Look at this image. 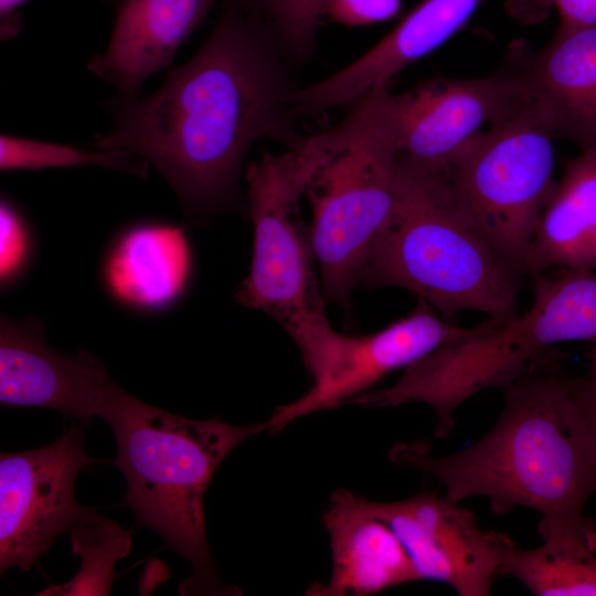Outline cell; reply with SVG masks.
Segmentation results:
<instances>
[{"label": "cell", "mask_w": 596, "mask_h": 596, "mask_svg": "<svg viewBox=\"0 0 596 596\" xmlns=\"http://www.w3.org/2000/svg\"><path fill=\"white\" fill-rule=\"evenodd\" d=\"M332 554L331 577L308 595L364 596L416 582L417 571L393 530L371 509L370 500L340 489L323 514Z\"/></svg>", "instance_id": "2e32d148"}, {"label": "cell", "mask_w": 596, "mask_h": 596, "mask_svg": "<svg viewBox=\"0 0 596 596\" xmlns=\"http://www.w3.org/2000/svg\"><path fill=\"white\" fill-rule=\"evenodd\" d=\"M76 426L53 444L0 455V571L32 564L91 508L74 496L77 472L88 462Z\"/></svg>", "instance_id": "9c48e42d"}, {"label": "cell", "mask_w": 596, "mask_h": 596, "mask_svg": "<svg viewBox=\"0 0 596 596\" xmlns=\"http://www.w3.org/2000/svg\"><path fill=\"white\" fill-rule=\"evenodd\" d=\"M552 266L596 270V148L566 162L539 222L528 275Z\"/></svg>", "instance_id": "d6986e66"}, {"label": "cell", "mask_w": 596, "mask_h": 596, "mask_svg": "<svg viewBox=\"0 0 596 596\" xmlns=\"http://www.w3.org/2000/svg\"><path fill=\"white\" fill-rule=\"evenodd\" d=\"M0 279L8 288L25 270L31 258V231L21 211L6 196L0 202Z\"/></svg>", "instance_id": "cb8c5ba5"}, {"label": "cell", "mask_w": 596, "mask_h": 596, "mask_svg": "<svg viewBox=\"0 0 596 596\" xmlns=\"http://www.w3.org/2000/svg\"><path fill=\"white\" fill-rule=\"evenodd\" d=\"M518 72L556 137L596 148V25L560 23L546 46Z\"/></svg>", "instance_id": "e0dca14e"}, {"label": "cell", "mask_w": 596, "mask_h": 596, "mask_svg": "<svg viewBox=\"0 0 596 596\" xmlns=\"http://www.w3.org/2000/svg\"><path fill=\"white\" fill-rule=\"evenodd\" d=\"M500 574L519 579L538 596H596V554L543 542L525 550L505 534L491 531Z\"/></svg>", "instance_id": "ffe728a7"}, {"label": "cell", "mask_w": 596, "mask_h": 596, "mask_svg": "<svg viewBox=\"0 0 596 596\" xmlns=\"http://www.w3.org/2000/svg\"><path fill=\"white\" fill-rule=\"evenodd\" d=\"M592 377L596 380V341H595V348L593 351V374Z\"/></svg>", "instance_id": "f1b7e54d"}, {"label": "cell", "mask_w": 596, "mask_h": 596, "mask_svg": "<svg viewBox=\"0 0 596 596\" xmlns=\"http://www.w3.org/2000/svg\"><path fill=\"white\" fill-rule=\"evenodd\" d=\"M191 254L184 232L160 222L124 230L108 249L103 279L110 295L140 311H161L185 289Z\"/></svg>", "instance_id": "ac0fdd59"}, {"label": "cell", "mask_w": 596, "mask_h": 596, "mask_svg": "<svg viewBox=\"0 0 596 596\" xmlns=\"http://www.w3.org/2000/svg\"><path fill=\"white\" fill-rule=\"evenodd\" d=\"M571 394L581 409L596 443V380L570 377Z\"/></svg>", "instance_id": "4316f807"}, {"label": "cell", "mask_w": 596, "mask_h": 596, "mask_svg": "<svg viewBox=\"0 0 596 596\" xmlns=\"http://www.w3.org/2000/svg\"><path fill=\"white\" fill-rule=\"evenodd\" d=\"M98 166L147 178L149 163L123 150L91 151L70 145L47 142L20 136H0V170H41Z\"/></svg>", "instance_id": "7402d4cb"}, {"label": "cell", "mask_w": 596, "mask_h": 596, "mask_svg": "<svg viewBox=\"0 0 596 596\" xmlns=\"http://www.w3.org/2000/svg\"><path fill=\"white\" fill-rule=\"evenodd\" d=\"M288 61L259 19L238 0H226L196 53L156 92L106 103L113 126L96 136L95 148L152 164L190 221L233 207L243 161L257 140L292 148L306 138L295 130L298 88Z\"/></svg>", "instance_id": "6da1fadb"}, {"label": "cell", "mask_w": 596, "mask_h": 596, "mask_svg": "<svg viewBox=\"0 0 596 596\" xmlns=\"http://www.w3.org/2000/svg\"><path fill=\"white\" fill-rule=\"evenodd\" d=\"M124 392L86 351L64 354L43 338L38 319H0V403L43 407L83 424L102 416Z\"/></svg>", "instance_id": "7c38bea8"}, {"label": "cell", "mask_w": 596, "mask_h": 596, "mask_svg": "<svg viewBox=\"0 0 596 596\" xmlns=\"http://www.w3.org/2000/svg\"><path fill=\"white\" fill-rule=\"evenodd\" d=\"M117 443L114 464L127 482L126 502L139 523L185 557L193 575L183 594H220L209 552L203 499L220 462L268 422L232 425L189 419L126 391L102 417Z\"/></svg>", "instance_id": "5b68a950"}, {"label": "cell", "mask_w": 596, "mask_h": 596, "mask_svg": "<svg viewBox=\"0 0 596 596\" xmlns=\"http://www.w3.org/2000/svg\"><path fill=\"white\" fill-rule=\"evenodd\" d=\"M29 0H0V39L9 41L21 29L22 17L19 8Z\"/></svg>", "instance_id": "83f0119b"}, {"label": "cell", "mask_w": 596, "mask_h": 596, "mask_svg": "<svg viewBox=\"0 0 596 596\" xmlns=\"http://www.w3.org/2000/svg\"><path fill=\"white\" fill-rule=\"evenodd\" d=\"M511 15L524 22H535L555 9L560 23L596 25V0H507Z\"/></svg>", "instance_id": "d4e9b609"}, {"label": "cell", "mask_w": 596, "mask_h": 596, "mask_svg": "<svg viewBox=\"0 0 596 596\" xmlns=\"http://www.w3.org/2000/svg\"><path fill=\"white\" fill-rule=\"evenodd\" d=\"M483 0H422L384 38L353 62L320 82L299 88L302 115L356 103L389 85L403 68L428 55L470 19Z\"/></svg>", "instance_id": "5bb4252c"}, {"label": "cell", "mask_w": 596, "mask_h": 596, "mask_svg": "<svg viewBox=\"0 0 596 596\" xmlns=\"http://www.w3.org/2000/svg\"><path fill=\"white\" fill-rule=\"evenodd\" d=\"M545 368L503 389L499 419L467 448L436 456L423 441L396 443L389 456L395 465L435 477L453 503L482 496L494 513L533 509L541 514L543 542L596 554V526L584 514L596 492V443L570 377Z\"/></svg>", "instance_id": "7a4b0ae2"}, {"label": "cell", "mask_w": 596, "mask_h": 596, "mask_svg": "<svg viewBox=\"0 0 596 596\" xmlns=\"http://www.w3.org/2000/svg\"><path fill=\"white\" fill-rule=\"evenodd\" d=\"M530 97L515 71L475 79L434 78L391 94L401 155L444 168L469 140Z\"/></svg>", "instance_id": "8fae6325"}, {"label": "cell", "mask_w": 596, "mask_h": 596, "mask_svg": "<svg viewBox=\"0 0 596 596\" xmlns=\"http://www.w3.org/2000/svg\"><path fill=\"white\" fill-rule=\"evenodd\" d=\"M370 505L400 539L419 578L445 583L460 596L490 594L500 564L491 531L471 511L433 493Z\"/></svg>", "instance_id": "4fadbf2b"}, {"label": "cell", "mask_w": 596, "mask_h": 596, "mask_svg": "<svg viewBox=\"0 0 596 596\" xmlns=\"http://www.w3.org/2000/svg\"><path fill=\"white\" fill-rule=\"evenodd\" d=\"M534 300L523 315L489 318L405 368L395 384L349 401L364 407L421 402L436 414L434 435L455 426V412L490 387L505 389L546 365L560 342L596 341V270L566 269L554 278L534 275Z\"/></svg>", "instance_id": "277c9868"}, {"label": "cell", "mask_w": 596, "mask_h": 596, "mask_svg": "<svg viewBox=\"0 0 596 596\" xmlns=\"http://www.w3.org/2000/svg\"><path fill=\"white\" fill-rule=\"evenodd\" d=\"M215 0H120L107 47L87 68L119 94L138 96L143 83L172 62L204 22Z\"/></svg>", "instance_id": "9a60e30c"}, {"label": "cell", "mask_w": 596, "mask_h": 596, "mask_svg": "<svg viewBox=\"0 0 596 596\" xmlns=\"http://www.w3.org/2000/svg\"><path fill=\"white\" fill-rule=\"evenodd\" d=\"M555 137L549 116L530 94L514 113L478 134L439 168L464 212L523 276L556 187Z\"/></svg>", "instance_id": "ba28073f"}, {"label": "cell", "mask_w": 596, "mask_h": 596, "mask_svg": "<svg viewBox=\"0 0 596 596\" xmlns=\"http://www.w3.org/2000/svg\"><path fill=\"white\" fill-rule=\"evenodd\" d=\"M394 192L359 284L406 289L448 320L462 310L515 316L523 275L464 212L446 172L401 155Z\"/></svg>", "instance_id": "3957f363"}, {"label": "cell", "mask_w": 596, "mask_h": 596, "mask_svg": "<svg viewBox=\"0 0 596 596\" xmlns=\"http://www.w3.org/2000/svg\"><path fill=\"white\" fill-rule=\"evenodd\" d=\"M238 1L268 28L289 61L304 62L311 55L327 0Z\"/></svg>", "instance_id": "603a6c76"}, {"label": "cell", "mask_w": 596, "mask_h": 596, "mask_svg": "<svg viewBox=\"0 0 596 596\" xmlns=\"http://www.w3.org/2000/svg\"><path fill=\"white\" fill-rule=\"evenodd\" d=\"M321 155L320 134L306 136L283 153H264L245 172L253 255L235 300L276 319L294 339L302 359L334 331L315 275L309 226L300 214V200Z\"/></svg>", "instance_id": "52a82bcc"}, {"label": "cell", "mask_w": 596, "mask_h": 596, "mask_svg": "<svg viewBox=\"0 0 596 596\" xmlns=\"http://www.w3.org/2000/svg\"><path fill=\"white\" fill-rule=\"evenodd\" d=\"M423 300L416 309L385 328L365 336L333 331L304 360L313 383L299 398L278 406L268 429L278 433L302 416L347 404L400 368H407L439 345L467 331Z\"/></svg>", "instance_id": "30bf717a"}, {"label": "cell", "mask_w": 596, "mask_h": 596, "mask_svg": "<svg viewBox=\"0 0 596 596\" xmlns=\"http://www.w3.org/2000/svg\"><path fill=\"white\" fill-rule=\"evenodd\" d=\"M391 93L373 88L320 134L322 155L305 193L324 300L344 308L394 206L401 148Z\"/></svg>", "instance_id": "8992f818"}, {"label": "cell", "mask_w": 596, "mask_h": 596, "mask_svg": "<svg viewBox=\"0 0 596 596\" xmlns=\"http://www.w3.org/2000/svg\"><path fill=\"white\" fill-rule=\"evenodd\" d=\"M67 532L72 552L81 558L79 571L67 583L51 585L38 595H109L115 565L130 552L131 531L91 509Z\"/></svg>", "instance_id": "44dd1931"}, {"label": "cell", "mask_w": 596, "mask_h": 596, "mask_svg": "<svg viewBox=\"0 0 596 596\" xmlns=\"http://www.w3.org/2000/svg\"><path fill=\"white\" fill-rule=\"evenodd\" d=\"M402 0H327L324 14L345 26L371 25L392 19Z\"/></svg>", "instance_id": "484cf974"}]
</instances>
